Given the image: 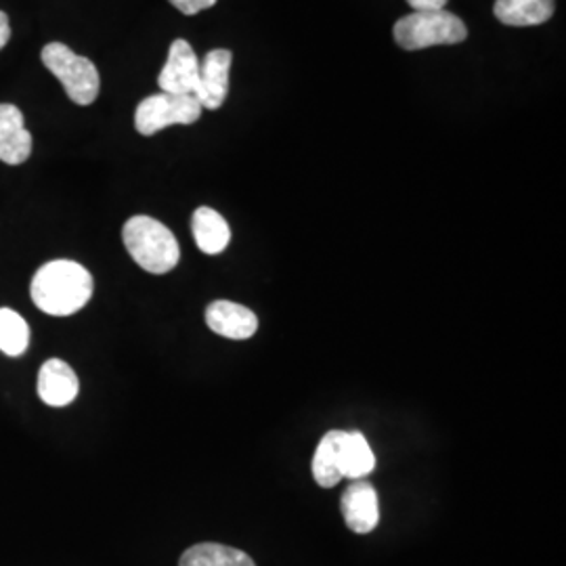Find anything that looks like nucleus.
Returning a JSON list of instances; mask_svg holds the SVG:
<instances>
[{"label": "nucleus", "instance_id": "obj_1", "mask_svg": "<svg viewBox=\"0 0 566 566\" xmlns=\"http://www.w3.org/2000/svg\"><path fill=\"white\" fill-rule=\"evenodd\" d=\"M30 294L42 313L67 317L78 313L91 301L93 277L74 261H51L36 271Z\"/></svg>", "mask_w": 566, "mask_h": 566}, {"label": "nucleus", "instance_id": "obj_2", "mask_svg": "<svg viewBox=\"0 0 566 566\" xmlns=\"http://www.w3.org/2000/svg\"><path fill=\"white\" fill-rule=\"evenodd\" d=\"M122 240L133 261L154 275L172 271L181 259V248L172 231L151 217L139 214L128 219L122 229Z\"/></svg>", "mask_w": 566, "mask_h": 566}, {"label": "nucleus", "instance_id": "obj_3", "mask_svg": "<svg viewBox=\"0 0 566 566\" xmlns=\"http://www.w3.org/2000/svg\"><path fill=\"white\" fill-rule=\"evenodd\" d=\"M395 41L405 51H422L439 44H460L468 36L464 21L455 13L441 11H413L395 23Z\"/></svg>", "mask_w": 566, "mask_h": 566}, {"label": "nucleus", "instance_id": "obj_4", "mask_svg": "<svg viewBox=\"0 0 566 566\" xmlns=\"http://www.w3.org/2000/svg\"><path fill=\"white\" fill-rule=\"evenodd\" d=\"M41 57L44 67L61 82L65 95L76 105H91L97 99L102 78L93 61L76 55L61 42L46 44Z\"/></svg>", "mask_w": 566, "mask_h": 566}, {"label": "nucleus", "instance_id": "obj_5", "mask_svg": "<svg viewBox=\"0 0 566 566\" xmlns=\"http://www.w3.org/2000/svg\"><path fill=\"white\" fill-rule=\"evenodd\" d=\"M202 116V105L193 95L158 93L145 97L135 112V128L151 137L175 124H193Z\"/></svg>", "mask_w": 566, "mask_h": 566}, {"label": "nucleus", "instance_id": "obj_6", "mask_svg": "<svg viewBox=\"0 0 566 566\" xmlns=\"http://www.w3.org/2000/svg\"><path fill=\"white\" fill-rule=\"evenodd\" d=\"M200 82V60L191 44L182 39L170 44L168 60L158 76L160 91L168 95H196Z\"/></svg>", "mask_w": 566, "mask_h": 566}, {"label": "nucleus", "instance_id": "obj_7", "mask_svg": "<svg viewBox=\"0 0 566 566\" xmlns=\"http://www.w3.org/2000/svg\"><path fill=\"white\" fill-rule=\"evenodd\" d=\"M231 61L233 55L227 49H214L200 61V82L193 97L200 102L202 109L214 112L227 99Z\"/></svg>", "mask_w": 566, "mask_h": 566}, {"label": "nucleus", "instance_id": "obj_8", "mask_svg": "<svg viewBox=\"0 0 566 566\" xmlns=\"http://www.w3.org/2000/svg\"><path fill=\"white\" fill-rule=\"evenodd\" d=\"M344 523L355 533H371L380 521L378 493L367 481H353L340 500Z\"/></svg>", "mask_w": 566, "mask_h": 566}, {"label": "nucleus", "instance_id": "obj_9", "mask_svg": "<svg viewBox=\"0 0 566 566\" xmlns=\"http://www.w3.org/2000/svg\"><path fill=\"white\" fill-rule=\"evenodd\" d=\"M206 324L229 340H248L259 329V317L243 304L214 301L206 308Z\"/></svg>", "mask_w": 566, "mask_h": 566}, {"label": "nucleus", "instance_id": "obj_10", "mask_svg": "<svg viewBox=\"0 0 566 566\" xmlns=\"http://www.w3.org/2000/svg\"><path fill=\"white\" fill-rule=\"evenodd\" d=\"M32 154V135L23 124V114L13 103H0V163L23 164Z\"/></svg>", "mask_w": 566, "mask_h": 566}, {"label": "nucleus", "instance_id": "obj_11", "mask_svg": "<svg viewBox=\"0 0 566 566\" xmlns=\"http://www.w3.org/2000/svg\"><path fill=\"white\" fill-rule=\"evenodd\" d=\"M81 382L74 369L61 359H49L39 371V397L51 407H65L78 397Z\"/></svg>", "mask_w": 566, "mask_h": 566}, {"label": "nucleus", "instance_id": "obj_12", "mask_svg": "<svg viewBox=\"0 0 566 566\" xmlns=\"http://www.w3.org/2000/svg\"><path fill=\"white\" fill-rule=\"evenodd\" d=\"M191 231H193V240L203 254H212V256L221 254L231 242L229 224L217 210L208 206H202L193 212Z\"/></svg>", "mask_w": 566, "mask_h": 566}, {"label": "nucleus", "instance_id": "obj_13", "mask_svg": "<svg viewBox=\"0 0 566 566\" xmlns=\"http://www.w3.org/2000/svg\"><path fill=\"white\" fill-rule=\"evenodd\" d=\"M556 9L554 0H497L493 7L495 18L512 28L542 25L552 20Z\"/></svg>", "mask_w": 566, "mask_h": 566}, {"label": "nucleus", "instance_id": "obj_14", "mask_svg": "<svg viewBox=\"0 0 566 566\" xmlns=\"http://www.w3.org/2000/svg\"><path fill=\"white\" fill-rule=\"evenodd\" d=\"M343 430H332L319 441L313 458V476L317 485L329 489L343 481Z\"/></svg>", "mask_w": 566, "mask_h": 566}, {"label": "nucleus", "instance_id": "obj_15", "mask_svg": "<svg viewBox=\"0 0 566 566\" xmlns=\"http://www.w3.org/2000/svg\"><path fill=\"white\" fill-rule=\"evenodd\" d=\"M343 476L350 481H364L376 468V455L361 432L343 430Z\"/></svg>", "mask_w": 566, "mask_h": 566}, {"label": "nucleus", "instance_id": "obj_16", "mask_svg": "<svg viewBox=\"0 0 566 566\" xmlns=\"http://www.w3.org/2000/svg\"><path fill=\"white\" fill-rule=\"evenodd\" d=\"M179 566H256L254 560L235 547L221 544H198L181 556Z\"/></svg>", "mask_w": 566, "mask_h": 566}, {"label": "nucleus", "instance_id": "obj_17", "mask_svg": "<svg viewBox=\"0 0 566 566\" xmlns=\"http://www.w3.org/2000/svg\"><path fill=\"white\" fill-rule=\"evenodd\" d=\"M30 346V327L13 308H0V350L20 357Z\"/></svg>", "mask_w": 566, "mask_h": 566}, {"label": "nucleus", "instance_id": "obj_18", "mask_svg": "<svg viewBox=\"0 0 566 566\" xmlns=\"http://www.w3.org/2000/svg\"><path fill=\"white\" fill-rule=\"evenodd\" d=\"M175 9H179L182 15H198L200 11H206L217 4V0H168Z\"/></svg>", "mask_w": 566, "mask_h": 566}, {"label": "nucleus", "instance_id": "obj_19", "mask_svg": "<svg viewBox=\"0 0 566 566\" xmlns=\"http://www.w3.org/2000/svg\"><path fill=\"white\" fill-rule=\"evenodd\" d=\"M413 11H441L446 9L447 0H407Z\"/></svg>", "mask_w": 566, "mask_h": 566}, {"label": "nucleus", "instance_id": "obj_20", "mask_svg": "<svg viewBox=\"0 0 566 566\" xmlns=\"http://www.w3.org/2000/svg\"><path fill=\"white\" fill-rule=\"evenodd\" d=\"M9 39H11V23H9L7 13L0 11V51L7 46Z\"/></svg>", "mask_w": 566, "mask_h": 566}]
</instances>
